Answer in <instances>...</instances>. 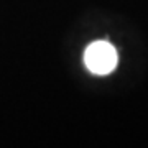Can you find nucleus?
Here are the masks:
<instances>
[{
	"mask_svg": "<svg viewBox=\"0 0 148 148\" xmlns=\"http://www.w3.org/2000/svg\"><path fill=\"white\" fill-rule=\"evenodd\" d=\"M84 63L90 73L99 74V76L109 74L117 66V51L110 43L95 41L86 49Z\"/></svg>",
	"mask_w": 148,
	"mask_h": 148,
	"instance_id": "1",
	"label": "nucleus"
}]
</instances>
